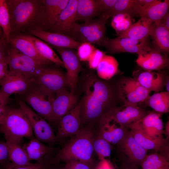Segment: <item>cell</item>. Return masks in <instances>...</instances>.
<instances>
[{
    "label": "cell",
    "mask_w": 169,
    "mask_h": 169,
    "mask_svg": "<svg viewBox=\"0 0 169 169\" xmlns=\"http://www.w3.org/2000/svg\"><path fill=\"white\" fill-rule=\"evenodd\" d=\"M82 88L80 127L91 123L98 124L112 108L108 107L112 98L109 87L92 71L86 75Z\"/></svg>",
    "instance_id": "6da1fadb"
},
{
    "label": "cell",
    "mask_w": 169,
    "mask_h": 169,
    "mask_svg": "<svg viewBox=\"0 0 169 169\" xmlns=\"http://www.w3.org/2000/svg\"><path fill=\"white\" fill-rule=\"evenodd\" d=\"M95 124L81 127L78 133L58 151L52 159L53 164L77 161L95 167L93 142L98 133Z\"/></svg>",
    "instance_id": "7a4b0ae2"
},
{
    "label": "cell",
    "mask_w": 169,
    "mask_h": 169,
    "mask_svg": "<svg viewBox=\"0 0 169 169\" xmlns=\"http://www.w3.org/2000/svg\"><path fill=\"white\" fill-rule=\"evenodd\" d=\"M6 1L9 15L11 35L23 33L30 28L41 0Z\"/></svg>",
    "instance_id": "3957f363"
},
{
    "label": "cell",
    "mask_w": 169,
    "mask_h": 169,
    "mask_svg": "<svg viewBox=\"0 0 169 169\" xmlns=\"http://www.w3.org/2000/svg\"><path fill=\"white\" fill-rule=\"evenodd\" d=\"M109 17L101 15L72 27L69 36L79 43H87L104 46L108 39L106 36L105 24Z\"/></svg>",
    "instance_id": "277c9868"
},
{
    "label": "cell",
    "mask_w": 169,
    "mask_h": 169,
    "mask_svg": "<svg viewBox=\"0 0 169 169\" xmlns=\"http://www.w3.org/2000/svg\"><path fill=\"white\" fill-rule=\"evenodd\" d=\"M0 133L20 141L24 137L34 138L29 119L24 111L18 108H11L3 123L0 125Z\"/></svg>",
    "instance_id": "5b68a950"
},
{
    "label": "cell",
    "mask_w": 169,
    "mask_h": 169,
    "mask_svg": "<svg viewBox=\"0 0 169 169\" xmlns=\"http://www.w3.org/2000/svg\"><path fill=\"white\" fill-rule=\"evenodd\" d=\"M31 81L44 93L52 96L68 87L66 74L52 65H42Z\"/></svg>",
    "instance_id": "8992f818"
},
{
    "label": "cell",
    "mask_w": 169,
    "mask_h": 169,
    "mask_svg": "<svg viewBox=\"0 0 169 169\" xmlns=\"http://www.w3.org/2000/svg\"><path fill=\"white\" fill-rule=\"evenodd\" d=\"M69 1V0H41L30 28H37L48 31L55 23Z\"/></svg>",
    "instance_id": "52a82bcc"
},
{
    "label": "cell",
    "mask_w": 169,
    "mask_h": 169,
    "mask_svg": "<svg viewBox=\"0 0 169 169\" xmlns=\"http://www.w3.org/2000/svg\"><path fill=\"white\" fill-rule=\"evenodd\" d=\"M6 58L8 70L19 74L31 80L44 65L39 64L9 44Z\"/></svg>",
    "instance_id": "ba28073f"
},
{
    "label": "cell",
    "mask_w": 169,
    "mask_h": 169,
    "mask_svg": "<svg viewBox=\"0 0 169 169\" xmlns=\"http://www.w3.org/2000/svg\"><path fill=\"white\" fill-rule=\"evenodd\" d=\"M19 106L24 111L30 120L35 138L53 146L58 140L49 124L32 110L22 99L18 100Z\"/></svg>",
    "instance_id": "9c48e42d"
},
{
    "label": "cell",
    "mask_w": 169,
    "mask_h": 169,
    "mask_svg": "<svg viewBox=\"0 0 169 169\" xmlns=\"http://www.w3.org/2000/svg\"><path fill=\"white\" fill-rule=\"evenodd\" d=\"M26 103L34 111L51 124L52 105L54 96L49 95L32 83L28 91L23 95Z\"/></svg>",
    "instance_id": "30bf717a"
},
{
    "label": "cell",
    "mask_w": 169,
    "mask_h": 169,
    "mask_svg": "<svg viewBox=\"0 0 169 169\" xmlns=\"http://www.w3.org/2000/svg\"><path fill=\"white\" fill-rule=\"evenodd\" d=\"M60 56L67 70L66 76L70 91L74 93L79 73L83 69L77 52L74 49L53 47Z\"/></svg>",
    "instance_id": "8fae6325"
},
{
    "label": "cell",
    "mask_w": 169,
    "mask_h": 169,
    "mask_svg": "<svg viewBox=\"0 0 169 169\" xmlns=\"http://www.w3.org/2000/svg\"><path fill=\"white\" fill-rule=\"evenodd\" d=\"M150 92L136 79H123L118 86L119 96L125 105L138 106V104L148 98Z\"/></svg>",
    "instance_id": "7c38bea8"
},
{
    "label": "cell",
    "mask_w": 169,
    "mask_h": 169,
    "mask_svg": "<svg viewBox=\"0 0 169 169\" xmlns=\"http://www.w3.org/2000/svg\"><path fill=\"white\" fill-rule=\"evenodd\" d=\"M148 39L140 40L119 36L108 39L104 46L111 54L128 52L136 53L138 55L153 49Z\"/></svg>",
    "instance_id": "4fadbf2b"
},
{
    "label": "cell",
    "mask_w": 169,
    "mask_h": 169,
    "mask_svg": "<svg viewBox=\"0 0 169 169\" xmlns=\"http://www.w3.org/2000/svg\"><path fill=\"white\" fill-rule=\"evenodd\" d=\"M121 152L125 157L124 159L131 165L137 167L147 155V150L141 146L128 131L117 144Z\"/></svg>",
    "instance_id": "5bb4252c"
},
{
    "label": "cell",
    "mask_w": 169,
    "mask_h": 169,
    "mask_svg": "<svg viewBox=\"0 0 169 169\" xmlns=\"http://www.w3.org/2000/svg\"><path fill=\"white\" fill-rule=\"evenodd\" d=\"M77 100L74 93L66 89L57 92L52 103L51 124L57 125L59 120L76 105Z\"/></svg>",
    "instance_id": "9a60e30c"
},
{
    "label": "cell",
    "mask_w": 169,
    "mask_h": 169,
    "mask_svg": "<svg viewBox=\"0 0 169 169\" xmlns=\"http://www.w3.org/2000/svg\"><path fill=\"white\" fill-rule=\"evenodd\" d=\"M81 105H76L59 121L56 136L58 141L76 134L80 128Z\"/></svg>",
    "instance_id": "2e32d148"
},
{
    "label": "cell",
    "mask_w": 169,
    "mask_h": 169,
    "mask_svg": "<svg viewBox=\"0 0 169 169\" xmlns=\"http://www.w3.org/2000/svg\"><path fill=\"white\" fill-rule=\"evenodd\" d=\"M32 84L30 79L8 70L1 84L0 91L9 99L10 96L13 94L24 95Z\"/></svg>",
    "instance_id": "e0dca14e"
},
{
    "label": "cell",
    "mask_w": 169,
    "mask_h": 169,
    "mask_svg": "<svg viewBox=\"0 0 169 169\" xmlns=\"http://www.w3.org/2000/svg\"><path fill=\"white\" fill-rule=\"evenodd\" d=\"M148 113L138 106L124 105L112 108L107 115L121 126L127 130L132 124L139 120Z\"/></svg>",
    "instance_id": "ac0fdd59"
},
{
    "label": "cell",
    "mask_w": 169,
    "mask_h": 169,
    "mask_svg": "<svg viewBox=\"0 0 169 169\" xmlns=\"http://www.w3.org/2000/svg\"><path fill=\"white\" fill-rule=\"evenodd\" d=\"M33 36L51 44L53 47L77 49L81 44L70 37L37 28H30L23 33Z\"/></svg>",
    "instance_id": "d6986e66"
},
{
    "label": "cell",
    "mask_w": 169,
    "mask_h": 169,
    "mask_svg": "<svg viewBox=\"0 0 169 169\" xmlns=\"http://www.w3.org/2000/svg\"><path fill=\"white\" fill-rule=\"evenodd\" d=\"M77 2L78 0H69L66 6L61 12L56 23L48 32L69 36L72 27L76 23L75 17Z\"/></svg>",
    "instance_id": "ffe728a7"
},
{
    "label": "cell",
    "mask_w": 169,
    "mask_h": 169,
    "mask_svg": "<svg viewBox=\"0 0 169 169\" xmlns=\"http://www.w3.org/2000/svg\"><path fill=\"white\" fill-rule=\"evenodd\" d=\"M30 161L37 162L52 159L58 151V149L43 144L35 137L22 146Z\"/></svg>",
    "instance_id": "44dd1931"
},
{
    "label": "cell",
    "mask_w": 169,
    "mask_h": 169,
    "mask_svg": "<svg viewBox=\"0 0 169 169\" xmlns=\"http://www.w3.org/2000/svg\"><path fill=\"white\" fill-rule=\"evenodd\" d=\"M115 124L116 122L107 115L98 123V134L110 144H118L128 131L120 126L117 127Z\"/></svg>",
    "instance_id": "7402d4cb"
},
{
    "label": "cell",
    "mask_w": 169,
    "mask_h": 169,
    "mask_svg": "<svg viewBox=\"0 0 169 169\" xmlns=\"http://www.w3.org/2000/svg\"><path fill=\"white\" fill-rule=\"evenodd\" d=\"M9 44L23 54L32 58L41 65H51L54 63L42 56L29 40L17 34L10 35Z\"/></svg>",
    "instance_id": "603a6c76"
},
{
    "label": "cell",
    "mask_w": 169,
    "mask_h": 169,
    "mask_svg": "<svg viewBox=\"0 0 169 169\" xmlns=\"http://www.w3.org/2000/svg\"><path fill=\"white\" fill-rule=\"evenodd\" d=\"M137 64L147 71L163 69L169 64V59L166 54L153 49L151 50L138 55L136 61Z\"/></svg>",
    "instance_id": "cb8c5ba5"
},
{
    "label": "cell",
    "mask_w": 169,
    "mask_h": 169,
    "mask_svg": "<svg viewBox=\"0 0 169 169\" xmlns=\"http://www.w3.org/2000/svg\"><path fill=\"white\" fill-rule=\"evenodd\" d=\"M128 128L130 129L129 132L136 142L147 150H154L158 152L168 146L167 139L152 137L134 123L131 124Z\"/></svg>",
    "instance_id": "d4e9b609"
},
{
    "label": "cell",
    "mask_w": 169,
    "mask_h": 169,
    "mask_svg": "<svg viewBox=\"0 0 169 169\" xmlns=\"http://www.w3.org/2000/svg\"><path fill=\"white\" fill-rule=\"evenodd\" d=\"M134 123L152 137L163 138V124L161 113H148L142 118Z\"/></svg>",
    "instance_id": "484cf974"
},
{
    "label": "cell",
    "mask_w": 169,
    "mask_h": 169,
    "mask_svg": "<svg viewBox=\"0 0 169 169\" xmlns=\"http://www.w3.org/2000/svg\"><path fill=\"white\" fill-rule=\"evenodd\" d=\"M169 0L163 2L156 0L153 3L146 7L136 6L134 13L137 16L144 17L151 20L154 23H160L162 18L168 12Z\"/></svg>",
    "instance_id": "4316f807"
},
{
    "label": "cell",
    "mask_w": 169,
    "mask_h": 169,
    "mask_svg": "<svg viewBox=\"0 0 169 169\" xmlns=\"http://www.w3.org/2000/svg\"><path fill=\"white\" fill-rule=\"evenodd\" d=\"M153 24L150 19L141 17L137 22L132 24L126 31L119 36L136 40L147 39L150 35Z\"/></svg>",
    "instance_id": "83f0119b"
},
{
    "label": "cell",
    "mask_w": 169,
    "mask_h": 169,
    "mask_svg": "<svg viewBox=\"0 0 169 169\" xmlns=\"http://www.w3.org/2000/svg\"><path fill=\"white\" fill-rule=\"evenodd\" d=\"M4 137L10 162L19 166H27L32 163L22 147V141L8 136Z\"/></svg>",
    "instance_id": "f1b7e54d"
},
{
    "label": "cell",
    "mask_w": 169,
    "mask_h": 169,
    "mask_svg": "<svg viewBox=\"0 0 169 169\" xmlns=\"http://www.w3.org/2000/svg\"><path fill=\"white\" fill-rule=\"evenodd\" d=\"M30 41L38 53L43 57L58 66L64 68L63 63L53 49L43 40L33 36L24 33H16Z\"/></svg>",
    "instance_id": "f546056e"
},
{
    "label": "cell",
    "mask_w": 169,
    "mask_h": 169,
    "mask_svg": "<svg viewBox=\"0 0 169 169\" xmlns=\"http://www.w3.org/2000/svg\"><path fill=\"white\" fill-rule=\"evenodd\" d=\"M150 36L152 48L166 55L169 52V30L161 23L153 24Z\"/></svg>",
    "instance_id": "4dcf8cb0"
},
{
    "label": "cell",
    "mask_w": 169,
    "mask_h": 169,
    "mask_svg": "<svg viewBox=\"0 0 169 169\" xmlns=\"http://www.w3.org/2000/svg\"><path fill=\"white\" fill-rule=\"evenodd\" d=\"M136 79L142 86L150 92H158L162 89L164 84L163 75L150 71L141 72Z\"/></svg>",
    "instance_id": "1f68e13d"
},
{
    "label": "cell",
    "mask_w": 169,
    "mask_h": 169,
    "mask_svg": "<svg viewBox=\"0 0 169 169\" xmlns=\"http://www.w3.org/2000/svg\"><path fill=\"white\" fill-rule=\"evenodd\" d=\"M100 16L95 0H78L75 20L84 22Z\"/></svg>",
    "instance_id": "d6a6232c"
},
{
    "label": "cell",
    "mask_w": 169,
    "mask_h": 169,
    "mask_svg": "<svg viewBox=\"0 0 169 169\" xmlns=\"http://www.w3.org/2000/svg\"><path fill=\"white\" fill-rule=\"evenodd\" d=\"M118 66L114 57L104 55L96 69L98 77L104 80L110 79L117 72Z\"/></svg>",
    "instance_id": "836d02e7"
},
{
    "label": "cell",
    "mask_w": 169,
    "mask_h": 169,
    "mask_svg": "<svg viewBox=\"0 0 169 169\" xmlns=\"http://www.w3.org/2000/svg\"><path fill=\"white\" fill-rule=\"evenodd\" d=\"M150 107L159 113H165L169 111V92H158L149 97Z\"/></svg>",
    "instance_id": "e575fe53"
},
{
    "label": "cell",
    "mask_w": 169,
    "mask_h": 169,
    "mask_svg": "<svg viewBox=\"0 0 169 169\" xmlns=\"http://www.w3.org/2000/svg\"><path fill=\"white\" fill-rule=\"evenodd\" d=\"M140 165L141 169H163L169 166V156L156 151L147 155Z\"/></svg>",
    "instance_id": "d590c367"
},
{
    "label": "cell",
    "mask_w": 169,
    "mask_h": 169,
    "mask_svg": "<svg viewBox=\"0 0 169 169\" xmlns=\"http://www.w3.org/2000/svg\"><path fill=\"white\" fill-rule=\"evenodd\" d=\"M131 16L127 13H119L112 16L111 25L119 36L126 31L132 25Z\"/></svg>",
    "instance_id": "8d00e7d4"
},
{
    "label": "cell",
    "mask_w": 169,
    "mask_h": 169,
    "mask_svg": "<svg viewBox=\"0 0 169 169\" xmlns=\"http://www.w3.org/2000/svg\"><path fill=\"white\" fill-rule=\"evenodd\" d=\"M137 6L136 0H116L112 9L106 15L109 18L119 13H127L131 16L134 14Z\"/></svg>",
    "instance_id": "74e56055"
},
{
    "label": "cell",
    "mask_w": 169,
    "mask_h": 169,
    "mask_svg": "<svg viewBox=\"0 0 169 169\" xmlns=\"http://www.w3.org/2000/svg\"><path fill=\"white\" fill-rule=\"evenodd\" d=\"M94 152L97 154L100 161L110 156L111 152L110 144L100 136L98 133L95 136L93 142Z\"/></svg>",
    "instance_id": "f35d334b"
},
{
    "label": "cell",
    "mask_w": 169,
    "mask_h": 169,
    "mask_svg": "<svg viewBox=\"0 0 169 169\" xmlns=\"http://www.w3.org/2000/svg\"><path fill=\"white\" fill-rule=\"evenodd\" d=\"M0 26L9 44L11 30L9 15L6 0H0Z\"/></svg>",
    "instance_id": "ab89813d"
},
{
    "label": "cell",
    "mask_w": 169,
    "mask_h": 169,
    "mask_svg": "<svg viewBox=\"0 0 169 169\" xmlns=\"http://www.w3.org/2000/svg\"><path fill=\"white\" fill-rule=\"evenodd\" d=\"M52 159L36 162L25 166H19L9 162L3 166L4 169H49L54 164Z\"/></svg>",
    "instance_id": "60d3db41"
},
{
    "label": "cell",
    "mask_w": 169,
    "mask_h": 169,
    "mask_svg": "<svg viewBox=\"0 0 169 169\" xmlns=\"http://www.w3.org/2000/svg\"><path fill=\"white\" fill-rule=\"evenodd\" d=\"M95 49V47L92 44L87 43H81L77 49L80 61H88Z\"/></svg>",
    "instance_id": "b9f144b4"
},
{
    "label": "cell",
    "mask_w": 169,
    "mask_h": 169,
    "mask_svg": "<svg viewBox=\"0 0 169 169\" xmlns=\"http://www.w3.org/2000/svg\"><path fill=\"white\" fill-rule=\"evenodd\" d=\"M116 0H95L100 14L106 15L113 8Z\"/></svg>",
    "instance_id": "7bdbcfd3"
},
{
    "label": "cell",
    "mask_w": 169,
    "mask_h": 169,
    "mask_svg": "<svg viewBox=\"0 0 169 169\" xmlns=\"http://www.w3.org/2000/svg\"><path fill=\"white\" fill-rule=\"evenodd\" d=\"M105 54L104 52L95 48L88 60L89 68L91 69H96Z\"/></svg>",
    "instance_id": "ee69618b"
},
{
    "label": "cell",
    "mask_w": 169,
    "mask_h": 169,
    "mask_svg": "<svg viewBox=\"0 0 169 169\" xmlns=\"http://www.w3.org/2000/svg\"><path fill=\"white\" fill-rule=\"evenodd\" d=\"M95 167L77 161H72L66 163L64 169H94Z\"/></svg>",
    "instance_id": "f6af8a7d"
},
{
    "label": "cell",
    "mask_w": 169,
    "mask_h": 169,
    "mask_svg": "<svg viewBox=\"0 0 169 169\" xmlns=\"http://www.w3.org/2000/svg\"><path fill=\"white\" fill-rule=\"evenodd\" d=\"M9 162L10 161L6 142L0 140V163L3 166Z\"/></svg>",
    "instance_id": "bcb514c9"
},
{
    "label": "cell",
    "mask_w": 169,
    "mask_h": 169,
    "mask_svg": "<svg viewBox=\"0 0 169 169\" xmlns=\"http://www.w3.org/2000/svg\"><path fill=\"white\" fill-rule=\"evenodd\" d=\"M9 44L5 36L0 38V61L6 55Z\"/></svg>",
    "instance_id": "7dc6e473"
},
{
    "label": "cell",
    "mask_w": 169,
    "mask_h": 169,
    "mask_svg": "<svg viewBox=\"0 0 169 169\" xmlns=\"http://www.w3.org/2000/svg\"><path fill=\"white\" fill-rule=\"evenodd\" d=\"M6 55L0 61V85L8 70Z\"/></svg>",
    "instance_id": "c3c4849f"
},
{
    "label": "cell",
    "mask_w": 169,
    "mask_h": 169,
    "mask_svg": "<svg viewBox=\"0 0 169 169\" xmlns=\"http://www.w3.org/2000/svg\"><path fill=\"white\" fill-rule=\"evenodd\" d=\"M11 108L7 104L0 105V125L3 123Z\"/></svg>",
    "instance_id": "681fc988"
},
{
    "label": "cell",
    "mask_w": 169,
    "mask_h": 169,
    "mask_svg": "<svg viewBox=\"0 0 169 169\" xmlns=\"http://www.w3.org/2000/svg\"><path fill=\"white\" fill-rule=\"evenodd\" d=\"M94 169H114L110 161L104 159L95 166Z\"/></svg>",
    "instance_id": "f907efd6"
},
{
    "label": "cell",
    "mask_w": 169,
    "mask_h": 169,
    "mask_svg": "<svg viewBox=\"0 0 169 169\" xmlns=\"http://www.w3.org/2000/svg\"><path fill=\"white\" fill-rule=\"evenodd\" d=\"M117 168L118 169H137V167L132 166L124 159L120 161Z\"/></svg>",
    "instance_id": "816d5d0a"
},
{
    "label": "cell",
    "mask_w": 169,
    "mask_h": 169,
    "mask_svg": "<svg viewBox=\"0 0 169 169\" xmlns=\"http://www.w3.org/2000/svg\"><path fill=\"white\" fill-rule=\"evenodd\" d=\"M156 0H136L137 6L145 7L149 6L156 2Z\"/></svg>",
    "instance_id": "f5cc1de1"
},
{
    "label": "cell",
    "mask_w": 169,
    "mask_h": 169,
    "mask_svg": "<svg viewBox=\"0 0 169 169\" xmlns=\"http://www.w3.org/2000/svg\"><path fill=\"white\" fill-rule=\"evenodd\" d=\"M161 23L169 30V13L168 12L162 18Z\"/></svg>",
    "instance_id": "db71d44e"
},
{
    "label": "cell",
    "mask_w": 169,
    "mask_h": 169,
    "mask_svg": "<svg viewBox=\"0 0 169 169\" xmlns=\"http://www.w3.org/2000/svg\"><path fill=\"white\" fill-rule=\"evenodd\" d=\"M9 99L0 91V105L7 104L8 102Z\"/></svg>",
    "instance_id": "11a10c76"
},
{
    "label": "cell",
    "mask_w": 169,
    "mask_h": 169,
    "mask_svg": "<svg viewBox=\"0 0 169 169\" xmlns=\"http://www.w3.org/2000/svg\"><path fill=\"white\" fill-rule=\"evenodd\" d=\"M64 165L59 163L53 164L49 169H64Z\"/></svg>",
    "instance_id": "9f6ffc18"
},
{
    "label": "cell",
    "mask_w": 169,
    "mask_h": 169,
    "mask_svg": "<svg viewBox=\"0 0 169 169\" xmlns=\"http://www.w3.org/2000/svg\"><path fill=\"white\" fill-rule=\"evenodd\" d=\"M166 134L167 135V136H168L169 137V121H168V122H167L166 126Z\"/></svg>",
    "instance_id": "6f0895ef"
},
{
    "label": "cell",
    "mask_w": 169,
    "mask_h": 169,
    "mask_svg": "<svg viewBox=\"0 0 169 169\" xmlns=\"http://www.w3.org/2000/svg\"><path fill=\"white\" fill-rule=\"evenodd\" d=\"M3 36H5L4 34L2 29L0 26V38Z\"/></svg>",
    "instance_id": "680465c9"
},
{
    "label": "cell",
    "mask_w": 169,
    "mask_h": 169,
    "mask_svg": "<svg viewBox=\"0 0 169 169\" xmlns=\"http://www.w3.org/2000/svg\"><path fill=\"white\" fill-rule=\"evenodd\" d=\"M169 79L167 80L166 83V88L167 92H169Z\"/></svg>",
    "instance_id": "91938a15"
},
{
    "label": "cell",
    "mask_w": 169,
    "mask_h": 169,
    "mask_svg": "<svg viewBox=\"0 0 169 169\" xmlns=\"http://www.w3.org/2000/svg\"><path fill=\"white\" fill-rule=\"evenodd\" d=\"M0 169H4L2 165L0 163Z\"/></svg>",
    "instance_id": "94428289"
},
{
    "label": "cell",
    "mask_w": 169,
    "mask_h": 169,
    "mask_svg": "<svg viewBox=\"0 0 169 169\" xmlns=\"http://www.w3.org/2000/svg\"><path fill=\"white\" fill-rule=\"evenodd\" d=\"M163 169H169V166H167Z\"/></svg>",
    "instance_id": "6125c7cd"
}]
</instances>
